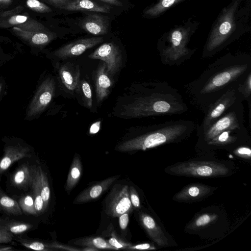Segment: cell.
Wrapping results in <instances>:
<instances>
[{
	"mask_svg": "<svg viewBox=\"0 0 251 251\" xmlns=\"http://www.w3.org/2000/svg\"><path fill=\"white\" fill-rule=\"evenodd\" d=\"M251 73L250 57L228 54L210 64L184 89L190 104L205 114L214 102L237 88Z\"/></svg>",
	"mask_w": 251,
	"mask_h": 251,
	"instance_id": "cell-1",
	"label": "cell"
},
{
	"mask_svg": "<svg viewBox=\"0 0 251 251\" xmlns=\"http://www.w3.org/2000/svg\"><path fill=\"white\" fill-rule=\"evenodd\" d=\"M188 110L178 90L164 81L142 83L129 102L124 105L120 116L137 118L181 114Z\"/></svg>",
	"mask_w": 251,
	"mask_h": 251,
	"instance_id": "cell-2",
	"label": "cell"
},
{
	"mask_svg": "<svg viewBox=\"0 0 251 251\" xmlns=\"http://www.w3.org/2000/svg\"><path fill=\"white\" fill-rule=\"evenodd\" d=\"M196 128V124L188 120L141 127L136 136L118 145L116 150L122 152L146 151L163 145L178 143L188 138Z\"/></svg>",
	"mask_w": 251,
	"mask_h": 251,
	"instance_id": "cell-3",
	"label": "cell"
},
{
	"mask_svg": "<svg viewBox=\"0 0 251 251\" xmlns=\"http://www.w3.org/2000/svg\"><path fill=\"white\" fill-rule=\"evenodd\" d=\"M235 170V165L231 161L217 159L211 156L198 155L168 166L164 169V172L178 176L217 178L229 176Z\"/></svg>",
	"mask_w": 251,
	"mask_h": 251,
	"instance_id": "cell-4",
	"label": "cell"
},
{
	"mask_svg": "<svg viewBox=\"0 0 251 251\" xmlns=\"http://www.w3.org/2000/svg\"><path fill=\"white\" fill-rule=\"evenodd\" d=\"M226 212L223 208L211 206L202 208L186 225L185 232L204 239L217 238L229 227Z\"/></svg>",
	"mask_w": 251,
	"mask_h": 251,
	"instance_id": "cell-5",
	"label": "cell"
},
{
	"mask_svg": "<svg viewBox=\"0 0 251 251\" xmlns=\"http://www.w3.org/2000/svg\"><path fill=\"white\" fill-rule=\"evenodd\" d=\"M190 29L177 27L161 40L158 50L161 63L166 65L179 66L189 60L194 50L187 48Z\"/></svg>",
	"mask_w": 251,
	"mask_h": 251,
	"instance_id": "cell-6",
	"label": "cell"
},
{
	"mask_svg": "<svg viewBox=\"0 0 251 251\" xmlns=\"http://www.w3.org/2000/svg\"><path fill=\"white\" fill-rule=\"evenodd\" d=\"M237 5L238 1H236L224 10L205 45L202 55L203 58L213 55L226 45L235 27L234 13Z\"/></svg>",
	"mask_w": 251,
	"mask_h": 251,
	"instance_id": "cell-7",
	"label": "cell"
},
{
	"mask_svg": "<svg viewBox=\"0 0 251 251\" xmlns=\"http://www.w3.org/2000/svg\"><path fill=\"white\" fill-rule=\"evenodd\" d=\"M243 101L241 100L237 102L206 130L197 134L198 139L196 150L226 130L245 126Z\"/></svg>",
	"mask_w": 251,
	"mask_h": 251,
	"instance_id": "cell-8",
	"label": "cell"
},
{
	"mask_svg": "<svg viewBox=\"0 0 251 251\" xmlns=\"http://www.w3.org/2000/svg\"><path fill=\"white\" fill-rule=\"evenodd\" d=\"M251 136L246 127L226 130L196 150L198 155L213 156L215 151H231L238 146L250 143Z\"/></svg>",
	"mask_w": 251,
	"mask_h": 251,
	"instance_id": "cell-9",
	"label": "cell"
},
{
	"mask_svg": "<svg viewBox=\"0 0 251 251\" xmlns=\"http://www.w3.org/2000/svg\"><path fill=\"white\" fill-rule=\"evenodd\" d=\"M241 100H244L237 88L231 89L224 94L210 106L204 114V117L201 125L197 127V134L206 130L235 104Z\"/></svg>",
	"mask_w": 251,
	"mask_h": 251,
	"instance_id": "cell-10",
	"label": "cell"
},
{
	"mask_svg": "<svg viewBox=\"0 0 251 251\" xmlns=\"http://www.w3.org/2000/svg\"><path fill=\"white\" fill-rule=\"evenodd\" d=\"M140 223L150 238L159 248L176 246V242L166 231L157 217L145 211L138 214Z\"/></svg>",
	"mask_w": 251,
	"mask_h": 251,
	"instance_id": "cell-11",
	"label": "cell"
},
{
	"mask_svg": "<svg viewBox=\"0 0 251 251\" xmlns=\"http://www.w3.org/2000/svg\"><path fill=\"white\" fill-rule=\"evenodd\" d=\"M105 203L106 213L112 217H118L134 210L130 200L129 186L126 184L115 185L107 196Z\"/></svg>",
	"mask_w": 251,
	"mask_h": 251,
	"instance_id": "cell-12",
	"label": "cell"
},
{
	"mask_svg": "<svg viewBox=\"0 0 251 251\" xmlns=\"http://www.w3.org/2000/svg\"><path fill=\"white\" fill-rule=\"evenodd\" d=\"M5 12L0 15V27H17L26 31H47L46 27L41 23L28 16L16 14L20 9Z\"/></svg>",
	"mask_w": 251,
	"mask_h": 251,
	"instance_id": "cell-13",
	"label": "cell"
},
{
	"mask_svg": "<svg viewBox=\"0 0 251 251\" xmlns=\"http://www.w3.org/2000/svg\"><path fill=\"white\" fill-rule=\"evenodd\" d=\"M89 58L105 62L106 72L110 76L118 72L122 66V55L118 46L113 42L105 43L91 53Z\"/></svg>",
	"mask_w": 251,
	"mask_h": 251,
	"instance_id": "cell-14",
	"label": "cell"
},
{
	"mask_svg": "<svg viewBox=\"0 0 251 251\" xmlns=\"http://www.w3.org/2000/svg\"><path fill=\"white\" fill-rule=\"evenodd\" d=\"M55 89V83L53 78L48 77L43 81L28 106L27 116L32 117L43 112L51 101Z\"/></svg>",
	"mask_w": 251,
	"mask_h": 251,
	"instance_id": "cell-15",
	"label": "cell"
},
{
	"mask_svg": "<svg viewBox=\"0 0 251 251\" xmlns=\"http://www.w3.org/2000/svg\"><path fill=\"white\" fill-rule=\"evenodd\" d=\"M217 189L218 187L201 183H191L184 186L172 199L178 202L200 201L212 195Z\"/></svg>",
	"mask_w": 251,
	"mask_h": 251,
	"instance_id": "cell-16",
	"label": "cell"
},
{
	"mask_svg": "<svg viewBox=\"0 0 251 251\" xmlns=\"http://www.w3.org/2000/svg\"><path fill=\"white\" fill-rule=\"evenodd\" d=\"M103 40L101 37L80 39L60 47L55 50L53 54L63 60L75 57L101 43Z\"/></svg>",
	"mask_w": 251,
	"mask_h": 251,
	"instance_id": "cell-17",
	"label": "cell"
},
{
	"mask_svg": "<svg viewBox=\"0 0 251 251\" xmlns=\"http://www.w3.org/2000/svg\"><path fill=\"white\" fill-rule=\"evenodd\" d=\"M30 149L20 144L4 148L3 154L0 159V174L6 171L14 162L31 156Z\"/></svg>",
	"mask_w": 251,
	"mask_h": 251,
	"instance_id": "cell-18",
	"label": "cell"
},
{
	"mask_svg": "<svg viewBox=\"0 0 251 251\" xmlns=\"http://www.w3.org/2000/svg\"><path fill=\"white\" fill-rule=\"evenodd\" d=\"M119 177V175L109 177L86 188L77 196L74 203L86 202L96 200L107 191Z\"/></svg>",
	"mask_w": 251,
	"mask_h": 251,
	"instance_id": "cell-19",
	"label": "cell"
},
{
	"mask_svg": "<svg viewBox=\"0 0 251 251\" xmlns=\"http://www.w3.org/2000/svg\"><path fill=\"white\" fill-rule=\"evenodd\" d=\"M108 19L101 14H91L87 15L81 22V28L95 35H101L107 32Z\"/></svg>",
	"mask_w": 251,
	"mask_h": 251,
	"instance_id": "cell-20",
	"label": "cell"
},
{
	"mask_svg": "<svg viewBox=\"0 0 251 251\" xmlns=\"http://www.w3.org/2000/svg\"><path fill=\"white\" fill-rule=\"evenodd\" d=\"M95 85L97 102L99 104L107 97L112 86L111 80L106 72V65L104 62L100 63L98 67Z\"/></svg>",
	"mask_w": 251,
	"mask_h": 251,
	"instance_id": "cell-21",
	"label": "cell"
},
{
	"mask_svg": "<svg viewBox=\"0 0 251 251\" xmlns=\"http://www.w3.org/2000/svg\"><path fill=\"white\" fill-rule=\"evenodd\" d=\"M59 75L65 86L69 90L73 91L78 87L80 72L76 66L67 63L61 66Z\"/></svg>",
	"mask_w": 251,
	"mask_h": 251,
	"instance_id": "cell-22",
	"label": "cell"
},
{
	"mask_svg": "<svg viewBox=\"0 0 251 251\" xmlns=\"http://www.w3.org/2000/svg\"><path fill=\"white\" fill-rule=\"evenodd\" d=\"M110 7L100 5L91 0H71L63 10L70 11H87L108 13Z\"/></svg>",
	"mask_w": 251,
	"mask_h": 251,
	"instance_id": "cell-23",
	"label": "cell"
},
{
	"mask_svg": "<svg viewBox=\"0 0 251 251\" xmlns=\"http://www.w3.org/2000/svg\"><path fill=\"white\" fill-rule=\"evenodd\" d=\"M13 29L16 35L32 45H45L54 38V35L48 31H26L17 27H13Z\"/></svg>",
	"mask_w": 251,
	"mask_h": 251,
	"instance_id": "cell-24",
	"label": "cell"
},
{
	"mask_svg": "<svg viewBox=\"0 0 251 251\" xmlns=\"http://www.w3.org/2000/svg\"><path fill=\"white\" fill-rule=\"evenodd\" d=\"M32 177V166L25 163L13 173L11 177V182L14 187L25 189L30 187Z\"/></svg>",
	"mask_w": 251,
	"mask_h": 251,
	"instance_id": "cell-25",
	"label": "cell"
},
{
	"mask_svg": "<svg viewBox=\"0 0 251 251\" xmlns=\"http://www.w3.org/2000/svg\"><path fill=\"white\" fill-rule=\"evenodd\" d=\"M32 174L40 190L46 210L49 205L50 198V190L47 176L39 165L32 166Z\"/></svg>",
	"mask_w": 251,
	"mask_h": 251,
	"instance_id": "cell-26",
	"label": "cell"
},
{
	"mask_svg": "<svg viewBox=\"0 0 251 251\" xmlns=\"http://www.w3.org/2000/svg\"><path fill=\"white\" fill-rule=\"evenodd\" d=\"M82 173V164L79 156L75 154L73 160L66 180L65 190L69 193L80 179Z\"/></svg>",
	"mask_w": 251,
	"mask_h": 251,
	"instance_id": "cell-27",
	"label": "cell"
},
{
	"mask_svg": "<svg viewBox=\"0 0 251 251\" xmlns=\"http://www.w3.org/2000/svg\"><path fill=\"white\" fill-rule=\"evenodd\" d=\"M74 244L83 247H90L98 250H115V248L109 244L105 239L100 237H87L74 240Z\"/></svg>",
	"mask_w": 251,
	"mask_h": 251,
	"instance_id": "cell-28",
	"label": "cell"
},
{
	"mask_svg": "<svg viewBox=\"0 0 251 251\" xmlns=\"http://www.w3.org/2000/svg\"><path fill=\"white\" fill-rule=\"evenodd\" d=\"M0 224L13 235L24 233L33 227L30 223L8 219L0 218Z\"/></svg>",
	"mask_w": 251,
	"mask_h": 251,
	"instance_id": "cell-29",
	"label": "cell"
},
{
	"mask_svg": "<svg viewBox=\"0 0 251 251\" xmlns=\"http://www.w3.org/2000/svg\"><path fill=\"white\" fill-rule=\"evenodd\" d=\"M10 215H20L22 211L18 202L0 189V212Z\"/></svg>",
	"mask_w": 251,
	"mask_h": 251,
	"instance_id": "cell-30",
	"label": "cell"
},
{
	"mask_svg": "<svg viewBox=\"0 0 251 251\" xmlns=\"http://www.w3.org/2000/svg\"><path fill=\"white\" fill-rule=\"evenodd\" d=\"M25 247L35 251H52L55 250L52 247L51 243H49L37 239L18 237L16 239Z\"/></svg>",
	"mask_w": 251,
	"mask_h": 251,
	"instance_id": "cell-31",
	"label": "cell"
},
{
	"mask_svg": "<svg viewBox=\"0 0 251 251\" xmlns=\"http://www.w3.org/2000/svg\"><path fill=\"white\" fill-rule=\"evenodd\" d=\"M183 0H160L155 4L144 11L146 16L156 17L173 5Z\"/></svg>",
	"mask_w": 251,
	"mask_h": 251,
	"instance_id": "cell-32",
	"label": "cell"
},
{
	"mask_svg": "<svg viewBox=\"0 0 251 251\" xmlns=\"http://www.w3.org/2000/svg\"><path fill=\"white\" fill-rule=\"evenodd\" d=\"M30 187L32 189V195L34 199L36 215L38 216L43 213L45 210L40 190L36 181L33 177V176Z\"/></svg>",
	"mask_w": 251,
	"mask_h": 251,
	"instance_id": "cell-33",
	"label": "cell"
},
{
	"mask_svg": "<svg viewBox=\"0 0 251 251\" xmlns=\"http://www.w3.org/2000/svg\"><path fill=\"white\" fill-rule=\"evenodd\" d=\"M22 211L33 215H36L34 199L32 193L22 196L17 201Z\"/></svg>",
	"mask_w": 251,
	"mask_h": 251,
	"instance_id": "cell-34",
	"label": "cell"
},
{
	"mask_svg": "<svg viewBox=\"0 0 251 251\" xmlns=\"http://www.w3.org/2000/svg\"><path fill=\"white\" fill-rule=\"evenodd\" d=\"M237 90L241 94L244 100H246L249 106L251 105V73H250L244 81L237 87Z\"/></svg>",
	"mask_w": 251,
	"mask_h": 251,
	"instance_id": "cell-35",
	"label": "cell"
},
{
	"mask_svg": "<svg viewBox=\"0 0 251 251\" xmlns=\"http://www.w3.org/2000/svg\"><path fill=\"white\" fill-rule=\"evenodd\" d=\"M78 86L80 87L84 105L91 108L92 105V93L90 84L86 80L79 82Z\"/></svg>",
	"mask_w": 251,
	"mask_h": 251,
	"instance_id": "cell-36",
	"label": "cell"
},
{
	"mask_svg": "<svg viewBox=\"0 0 251 251\" xmlns=\"http://www.w3.org/2000/svg\"><path fill=\"white\" fill-rule=\"evenodd\" d=\"M236 157L246 161L251 160V149L248 144L237 146L231 151Z\"/></svg>",
	"mask_w": 251,
	"mask_h": 251,
	"instance_id": "cell-37",
	"label": "cell"
},
{
	"mask_svg": "<svg viewBox=\"0 0 251 251\" xmlns=\"http://www.w3.org/2000/svg\"><path fill=\"white\" fill-rule=\"evenodd\" d=\"M110 245L115 248L117 250L119 249L126 250L132 244L121 239L114 232H111L109 238L106 240Z\"/></svg>",
	"mask_w": 251,
	"mask_h": 251,
	"instance_id": "cell-38",
	"label": "cell"
},
{
	"mask_svg": "<svg viewBox=\"0 0 251 251\" xmlns=\"http://www.w3.org/2000/svg\"><path fill=\"white\" fill-rule=\"evenodd\" d=\"M26 4L31 10L38 13H50L52 9L46 4L38 0H26Z\"/></svg>",
	"mask_w": 251,
	"mask_h": 251,
	"instance_id": "cell-39",
	"label": "cell"
},
{
	"mask_svg": "<svg viewBox=\"0 0 251 251\" xmlns=\"http://www.w3.org/2000/svg\"><path fill=\"white\" fill-rule=\"evenodd\" d=\"M130 200L134 209L139 210L142 208L140 199L136 188L133 186L129 187Z\"/></svg>",
	"mask_w": 251,
	"mask_h": 251,
	"instance_id": "cell-40",
	"label": "cell"
},
{
	"mask_svg": "<svg viewBox=\"0 0 251 251\" xmlns=\"http://www.w3.org/2000/svg\"><path fill=\"white\" fill-rule=\"evenodd\" d=\"M157 248L154 243H143L135 245H131L126 250H154Z\"/></svg>",
	"mask_w": 251,
	"mask_h": 251,
	"instance_id": "cell-41",
	"label": "cell"
},
{
	"mask_svg": "<svg viewBox=\"0 0 251 251\" xmlns=\"http://www.w3.org/2000/svg\"><path fill=\"white\" fill-rule=\"evenodd\" d=\"M13 238V234L8 231L0 224V243H8L11 242Z\"/></svg>",
	"mask_w": 251,
	"mask_h": 251,
	"instance_id": "cell-42",
	"label": "cell"
},
{
	"mask_svg": "<svg viewBox=\"0 0 251 251\" xmlns=\"http://www.w3.org/2000/svg\"><path fill=\"white\" fill-rule=\"evenodd\" d=\"M119 217V223L120 228L122 230H125L129 222V213H125Z\"/></svg>",
	"mask_w": 251,
	"mask_h": 251,
	"instance_id": "cell-43",
	"label": "cell"
},
{
	"mask_svg": "<svg viewBox=\"0 0 251 251\" xmlns=\"http://www.w3.org/2000/svg\"><path fill=\"white\" fill-rule=\"evenodd\" d=\"M54 7L63 10L64 7L71 0H46Z\"/></svg>",
	"mask_w": 251,
	"mask_h": 251,
	"instance_id": "cell-44",
	"label": "cell"
},
{
	"mask_svg": "<svg viewBox=\"0 0 251 251\" xmlns=\"http://www.w3.org/2000/svg\"><path fill=\"white\" fill-rule=\"evenodd\" d=\"M52 247L55 250H64L68 251H81V249L74 248L65 245L54 242L51 243Z\"/></svg>",
	"mask_w": 251,
	"mask_h": 251,
	"instance_id": "cell-45",
	"label": "cell"
},
{
	"mask_svg": "<svg viewBox=\"0 0 251 251\" xmlns=\"http://www.w3.org/2000/svg\"><path fill=\"white\" fill-rule=\"evenodd\" d=\"M104 2L112 4L117 6H121L123 5L122 2L120 0H100Z\"/></svg>",
	"mask_w": 251,
	"mask_h": 251,
	"instance_id": "cell-46",
	"label": "cell"
},
{
	"mask_svg": "<svg viewBox=\"0 0 251 251\" xmlns=\"http://www.w3.org/2000/svg\"><path fill=\"white\" fill-rule=\"evenodd\" d=\"M12 0H0V5L7 6L12 3Z\"/></svg>",
	"mask_w": 251,
	"mask_h": 251,
	"instance_id": "cell-47",
	"label": "cell"
},
{
	"mask_svg": "<svg viewBox=\"0 0 251 251\" xmlns=\"http://www.w3.org/2000/svg\"><path fill=\"white\" fill-rule=\"evenodd\" d=\"M13 250H14V249L10 246H0V251Z\"/></svg>",
	"mask_w": 251,
	"mask_h": 251,
	"instance_id": "cell-48",
	"label": "cell"
},
{
	"mask_svg": "<svg viewBox=\"0 0 251 251\" xmlns=\"http://www.w3.org/2000/svg\"><path fill=\"white\" fill-rule=\"evenodd\" d=\"M81 251H99V250L98 249H94V248H90V247H85L82 249H81Z\"/></svg>",
	"mask_w": 251,
	"mask_h": 251,
	"instance_id": "cell-49",
	"label": "cell"
},
{
	"mask_svg": "<svg viewBox=\"0 0 251 251\" xmlns=\"http://www.w3.org/2000/svg\"><path fill=\"white\" fill-rule=\"evenodd\" d=\"M1 89H2V84H0V92L1 91Z\"/></svg>",
	"mask_w": 251,
	"mask_h": 251,
	"instance_id": "cell-50",
	"label": "cell"
}]
</instances>
